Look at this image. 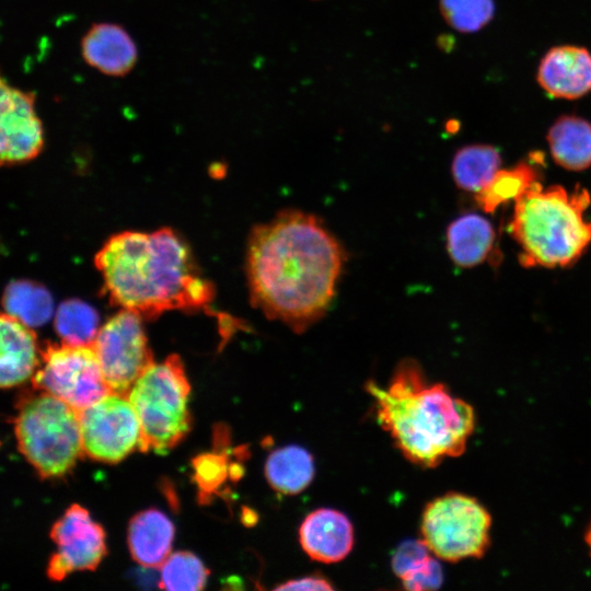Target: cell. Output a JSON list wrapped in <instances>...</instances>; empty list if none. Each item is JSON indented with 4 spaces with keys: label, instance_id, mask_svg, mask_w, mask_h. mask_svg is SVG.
<instances>
[{
    "label": "cell",
    "instance_id": "6da1fadb",
    "mask_svg": "<svg viewBox=\"0 0 591 591\" xmlns=\"http://www.w3.org/2000/svg\"><path fill=\"white\" fill-rule=\"evenodd\" d=\"M345 252L315 216L288 209L253 228L246 277L253 306L302 333L322 318L336 293Z\"/></svg>",
    "mask_w": 591,
    "mask_h": 591
},
{
    "label": "cell",
    "instance_id": "7a4b0ae2",
    "mask_svg": "<svg viewBox=\"0 0 591 591\" xmlns=\"http://www.w3.org/2000/svg\"><path fill=\"white\" fill-rule=\"evenodd\" d=\"M95 266L109 300L148 318L200 310L215 297L188 246L170 228L112 235L96 253Z\"/></svg>",
    "mask_w": 591,
    "mask_h": 591
},
{
    "label": "cell",
    "instance_id": "3957f363",
    "mask_svg": "<svg viewBox=\"0 0 591 591\" xmlns=\"http://www.w3.org/2000/svg\"><path fill=\"white\" fill-rule=\"evenodd\" d=\"M380 425L412 463L434 467L461 455L475 428L474 408L441 383L428 384L419 364L401 362L386 387L366 384Z\"/></svg>",
    "mask_w": 591,
    "mask_h": 591
},
{
    "label": "cell",
    "instance_id": "277c9868",
    "mask_svg": "<svg viewBox=\"0 0 591 591\" xmlns=\"http://www.w3.org/2000/svg\"><path fill=\"white\" fill-rule=\"evenodd\" d=\"M509 232L525 267H567L591 245V221L583 217L591 198L586 188H544L541 182L514 201Z\"/></svg>",
    "mask_w": 591,
    "mask_h": 591
},
{
    "label": "cell",
    "instance_id": "5b68a950",
    "mask_svg": "<svg viewBox=\"0 0 591 591\" xmlns=\"http://www.w3.org/2000/svg\"><path fill=\"white\" fill-rule=\"evenodd\" d=\"M38 391L18 401L13 420L18 447L42 478L62 477L84 454L79 410Z\"/></svg>",
    "mask_w": 591,
    "mask_h": 591
},
{
    "label": "cell",
    "instance_id": "8992f818",
    "mask_svg": "<svg viewBox=\"0 0 591 591\" xmlns=\"http://www.w3.org/2000/svg\"><path fill=\"white\" fill-rule=\"evenodd\" d=\"M190 385L178 355L153 363L134 383L127 396L141 426V452L165 454L192 428Z\"/></svg>",
    "mask_w": 591,
    "mask_h": 591
},
{
    "label": "cell",
    "instance_id": "52a82bcc",
    "mask_svg": "<svg viewBox=\"0 0 591 591\" xmlns=\"http://www.w3.org/2000/svg\"><path fill=\"white\" fill-rule=\"evenodd\" d=\"M491 517L474 497L448 493L431 500L421 518V536L438 559L480 558L489 547Z\"/></svg>",
    "mask_w": 591,
    "mask_h": 591
},
{
    "label": "cell",
    "instance_id": "ba28073f",
    "mask_svg": "<svg viewBox=\"0 0 591 591\" xmlns=\"http://www.w3.org/2000/svg\"><path fill=\"white\" fill-rule=\"evenodd\" d=\"M34 389L50 393L82 410L113 393L106 383L92 345L48 343L40 348Z\"/></svg>",
    "mask_w": 591,
    "mask_h": 591
},
{
    "label": "cell",
    "instance_id": "9c48e42d",
    "mask_svg": "<svg viewBox=\"0 0 591 591\" xmlns=\"http://www.w3.org/2000/svg\"><path fill=\"white\" fill-rule=\"evenodd\" d=\"M92 346L113 393L127 395L154 363L141 315L130 310L123 309L111 317L99 329Z\"/></svg>",
    "mask_w": 591,
    "mask_h": 591
},
{
    "label": "cell",
    "instance_id": "30bf717a",
    "mask_svg": "<svg viewBox=\"0 0 591 591\" xmlns=\"http://www.w3.org/2000/svg\"><path fill=\"white\" fill-rule=\"evenodd\" d=\"M83 453L114 464L141 450V426L127 395L111 393L79 412Z\"/></svg>",
    "mask_w": 591,
    "mask_h": 591
},
{
    "label": "cell",
    "instance_id": "8fae6325",
    "mask_svg": "<svg viewBox=\"0 0 591 591\" xmlns=\"http://www.w3.org/2000/svg\"><path fill=\"white\" fill-rule=\"evenodd\" d=\"M57 546L47 566V576L60 581L76 570H95L106 554L105 532L83 507L70 506L50 530Z\"/></svg>",
    "mask_w": 591,
    "mask_h": 591
},
{
    "label": "cell",
    "instance_id": "7c38bea8",
    "mask_svg": "<svg viewBox=\"0 0 591 591\" xmlns=\"http://www.w3.org/2000/svg\"><path fill=\"white\" fill-rule=\"evenodd\" d=\"M0 161L13 165L35 159L44 147V128L36 113V95L32 91L1 80Z\"/></svg>",
    "mask_w": 591,
    "mask_h": 591
},
{
    "label": "cell",
    "instance_id": "4fadbf2b",
    "mask_svg": "<svg viewBox=\"0 0 591 591\" xmlns=\"http://www.w3.org/2000/svg\"><path fill=\"white\" fill-rule=\"evenodd\" d=\"M536 80L552 97L579 99L591 91V53L577 45L552 47L540 61Z\"/></svg>",
    "mask_w": 591,
    "mask_h": 591
},
{
    "label": "cell",
    "instance_id": "5bb4252c",
    "mask_svg": "<svg viewBox=\"0 0 591 591\" xmlns=\"http://www.w3.org/2000/svg\"><path fill=\"white\" fill-rule=\"evenodd\" d=\"M299 542L311 559L325 564L338 563L354 546V528L343 512L321 508L308 514L301 523Z\"/></svg>",
    "mask_w": 591,
    "mask_h": 591
},
{
    "label": "cell",
    "instance_id": "9a60e30c",
    "mask_svg": "<svg viewBox=\"0 0 591 591\" xmlns=\"http://www.w3.org/2000/svg\"><path fill=\"white\" fill-rule=\"evenodd\" d=\"M80 47L85 63L109 77L128 74L138 59L134 39L116 23H94L81 38Z\"/></svg>",
    "mask_w": 591,
    "mask_h": 591
},
{
    "label": "cell",
    "instance_id": "2e32d148",
    "mask_svg": "<svg viewBox=\"0 0 591 591\" xmlns=\"http://www.w3.org/2000/svg\"><path fill=\"white\" fill-rule=\"evenodd\" d=\"M0 329V384L2 389H8L34 374L40 363V349L32 327L8 313L1 315Z\"/></svg>",
    "mask_w": 591,
    "mask_h": 591
},
{
    "label": "cell",
    "instance_id": "e0dca14e",
    "mask_svg": "<svg viewBox=\"0 0 591 591\" xmlns=\"http://www.w3.org/2000/svg\"><path fill=\"white\" fill-rule=\"evenodd\" d=\"M175 529L158 509L135 514L128 525L127 542L132 559L147 568H158L171 555Z\"/></svg>",
    "mask_w": 591,
    "mask_h": 591
},
{
    "label": "cell",
    "instance_id": "ac0fdd59",
    "mask_svg": "<svg viewBox=\"0 0 591 591\" xmlns=\"http://www.w3.org/2000/svg\"><path fill=\"white\" fill-rule=\"evenodd\" d=\"M495 230L485 217L464 213L447 229V250L453 263L462 268L474 267L494 251Z\"/></svg>",
    "mask_w": 591,
    "mask_h": 591
},
{
    "label": "cell",
    "instance_id": "d6986e66",
    "mask_svg": "<svg viewBox=\"0 0 591 591\" xmlns=\"http://www.w3.org/2000/svg\"><path fill=\"white\" fill-rule=\"evenodd\" d=\"M547 142L554 161L569 171L591 166V123L577 115H561L549 127Z\"/></svg>",
    "mask_w": 591,
    "mask_h": 591
},
{
    "label": "cell",
    "instance_id": "ffe728a7",
    "mask_svg": "<svg viewBox=\"0 0 591 591\" xmlns=\"http://www.w3.org/2000/svg\"><path fill=\"white\" fill-rule=\"evenodd\" d=\"M543 158L541 152H534L512 167L498 170L489 183L475 194L477 205L485 212L493 213L499 206L517 201L540 182Z\"/></svg>",
    "mask_w": 591,
    "mask_h": 591
},
{
    "label": "cell",
    "instance_id": "44dd1931",
    "mask_svg": "<svg viewBox=\"0 0 591 591\" xmlns=\"http://www.w3.org/2000/svg\"><path fill=\"white\" fill-rule=\"evenodd\" d=\"M315 474L312 454L296 444L274 450L265 463V476L270 487L282 495L304 490Z\"/></svg>",
    "mask_w": 591,
    "mask_h": 591
},
{
    "label": "cell",
    "instance_id": "7402d4cb",
    "mask_svg": "<svg viewBox=\"0 0 591 591\" xmlns=\"http://www.w3.org/2000/svg\"><path fill=\"white\" fill-rule=\"evenodd\" d=\"M500 164L501 154L496 147L468 144L455 152L451 172L459 188L477 194L494 177Z\"/></svg>",
    "mask_w": 591,
    "mask_h": 591
},
{
    "label": "cell",
    "instance_id": "603a6c76",
    "mask_svg": "<svg viewBox=\"0 0 591 591\" xmlns=\"http://www.w3.org/2000/svg\"><path fill=\"white\" fill-rule=\"evenodd\" d=\"M3 306L8 314L30 327H37L50 320L54 303L50 293L42 285L16 280L5 288Z\"/></svg>",
    "mask_w": 591,
    "mask_h": 591
},
{
    "label": "cell",
    "instance_id": "cb8c5ba5",
    "mask_svg": "<svg viewBox=\"0 0 591 591\" xmlns=\"http://www.w3.org/2000/svg\"><path fill=\"white\" fill-rule=\"evenodd\" d=\"M218 450L198 455L193 460L194 480L196 482L201 499H209L227 479L233 480L232 467L234 463L229 460L227 429L218 427L215 432Z\"/></svg>",
    "mask_w": 591,
    "mask_h": 591
},
{
    "label": "cell",
    "instance_id": "d4e9b609",
    "mask_svg": "<svg viewBox=\"0 0 591 591\" xmlns=\"http://www.w3.org/2000/svg\"><path fill=\"white\" fill-rule=\"evenodd\" d=\"M55 328L61 341L72 345H92L99 332L96 311L80 300L62 302L55 314Z\"/></svg>",
    "mask_w": 591,
    "mask_h": 591
},
{
    "label": "cell",
    "instance_id": "484cf974",
    "mask_svg": "<svg viewBox=\"0 0 591 591\" xmlns=\"http://www.w3.org/2000/svg\"><path fill=\"white\" fill-rule=\"evenodd\" d=\"M159 587L172 591H197L205 588L209 570L193 553L176 552L162 564Z\"/></svg>",
    "mask_w": 591,
    "mask_h": 591
},
{
    "label": "cell",
    "instance_id": "4316f807",
    "mask_svg": "<svg viewBox=\"0 0 591 591\" xmlns=\"http://www.w3.org/2000/svg\"><path fill=\"white\" fill-rule=\"evenodd\" d=\"M445 23L460 33H475L495 15L494 0H439Z\"/></svg>",
    "mask_w": 591,
    "mask_h": 591
},
{
    "label": "cell",
    "instance_id": "83f0119b",
    "mask_svg": "<svg viewBox=\"0 0 591 591\" xmlns=\"http://www.w3.org/2000/svg\"><path fill=\"white\" fill-rule=\"evenodd\" d=\"M434 558L422 538L406 540L394 551L391 565L394 573L403 580L428 567Z\"/></svg>",
    "mask_w": 591,
    "mask_h": 591
},
{
    "label": "cell",
    "instance_id": "f1b7e54d",
    "mask_svg": "<svg viewBox=\"0 0 591 591\" xmlns=\"http://www.w3.org/2000/svg\"><path fill=\"white\" fill-rule=\"evenodd\" d=\"M443 581L442 568L437 558L424 570L402 580L407 590L421 591L438 589Z\"/></svg>",
    "mask_w": 591,
    "mask_h": 591
},
{
    "label": "cell",
    "instance_id": "f546056e",
    "mask_svg": "<svg viewBox=\"0 0 591 591\" xmlns=\"http://www.w3.org/2000/svg\"><path fill=\"white\" fill-rule=\"evenodd\" d=\"M276 590H333L332 583L318 575L306 576L286 581L275 588Z\"/></svg>",
    "mask_w": 591,
    "mask_h": 591
},
{
    "label": "cell",
    "instance_id": "4dcf8cb0",
    "mask_svg": "<svg viewBox=\"0 0 591 591\" xmlns=\"http://www.w3.org/2000/svg\"><path fill=\"white\" fill-rule=\"evenodd\" d=\"M586 543L590 549V554H591V522L588 526V530H587V533H586Z\"/></svg>",
    "mask_w": 591,
    "mask_h": 591
}]
</instances>
